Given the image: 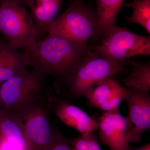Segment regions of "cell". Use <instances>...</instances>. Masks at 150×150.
<instances>
[{"instance_id":"obj_6","label":"cell","mask_w":150,"mask_h":150,"mask_svg":"<svg viewBox=\"0 0 150 150\" xmlns=\"http://www.w3.org/2000/svg\"><path fill=\"white\" fill-rule=\"evenodd\" d=\"M0 34L18 50L32 46L38 36L30 14L20 5L8 3H0Z\"/></svg>"},{"instance_id":"obj_1","label":"cell","mask_w":150,"mask_h":150,"mask_svg":"<svg viewBox=\"0 0 150 150\" xmlns=\"http://www.w3.org/2000/svg\"><path fill=\"white\" fill-rule=\"evenodd\" d=\"M90 50L87 43L72 42L49 35L23 50L26 64L56 78L55 85L69 78Z\"/></svg>"},{"instance_id":"obj_16","label":"cell","mask_w":150,"mask_h":150,"mask_svg":"<svg viewBox=\"0 0 150 150\" xmlns=\"http://www.w3.org/2000/svg\"><path fill=\"white\" fill-rule=\"evenodd\" d=\"M131 71L122 80L126 87L149 93L150 90V62L132 61Z\"/></svg>"},{"instance_id":"obj_8","label":"cell","mask_w":150,"mask_h":150,"mask_svg":"<svg viewBox=\"0 0 150 150\" xmlns=\"http://www.w3.org/2000/svg\"><path fill=\"white\" fill-rule=\"evenodd\" d=\"M123 99L128 109L127 139L129 143L139 142L142 135L150 128L149 94L125 87Z\"/></svg>"},{"instance_id":"obj_20","label":"cell","mask_w":150,"mask_h":150,"mask_svg":"<svg viewBox=\"0 0 150 150\" xmlns=\"http://www.w3.org/2000/svg\"><path fill=\"white\" fill-rule=\"evenodd\" d=\"M85 135L87 140L89 150H102L98 144L97 138L95 131L89 132L85 134Z\"/></svg>"},{"instance_id":"obj_21","label":"cell","mask_w":150,"mask_h":150,"mask_svg":"<svg viewBox=\"0 0 150 150\" xmlns=\"http://www.w3.org/2000/svg\"><path fill=\"white\" fill-rule=\"evenodd\" d=\"M26 0H0V3H8L16 4L21 5L25 4Z\"/></svg>"},{"instance_id":"obj_12","label":"cell","mask_w":150,"mask_h":150,"mask_svg":"<svg viewBox=\"0 0 150 150\" xmlns=\"http://www.w3.org/2000/svg\"><path fill=\"white\" fill-rule=\"evenodd\" d=\"M0 146L12 150H29L23 121L2 108L0 109Z\"/></svg>"},{"instance_id":"obj_10","label":"cell","mask_w":150,"mask_h":150,"mask_svg":"<svg viewBox=\"0 0 150 150\" xmlns=\"http://www.w3.org/2000/svg\"><path fill=\"white\" fill-rule=\"evenodd\" d=\"M124 87L110 78L100 81L84 95L93 107L105 111L119 108Z\"/></svg>"},{"instance_id":"obj_23","label":"cell","mask_w":150,"mask_h":150,"mask_svg":"<svg viewBox=\"0 0 150 150\" xmlns=\"http://www.w3.org/2000/svg\"><path fill=\"white\" fill-rule=\"evenodd\" d=\"M69 1L70 3L74 1H80L83 2H85L86 1H87V0H69Z\"/></svg>"},{"instance_id":"obj_5","label":"cell","mask_w":150,"mask_h":150,"mask_svg":"<svg viewBox=\"0 0 150 150\" xmlns=\"http://www.w3.org/2000/svg\"><path fill=\"white\" fill-rule=\"evenodd\" d=\"M99 56L120 63L138 55L150 56V37L139 35L125 28L114 25L98 45L90 46Z\"/></svg>"},{"instance_id":"obj_7","label":"cell","mask_w":150,"mask_h":150,"mask_svg":"<svg viewBox=\"0 0 150 150\" xmlns=\"http://www.w3.org/2000/svg\"><path fill=\"white\" fill-rule=\"evenodd\" d=\"M51 100L33 108L22 118L29 150H46L53 141L56 129L51 123Z\"/></svg>"},{"instance_id":"obj_13","label":"cell","mask_w":150,"mask_h":150,"mask_svg":"<svg viewBox=\"0 0 150 150\" xmlns=\"http://www.w3.org/2000/svg\"><path fill=\"white\" fill-rule=\"evenodd\" d=\"M29 68L22 53L11 46L4 38L0 39V85L25 72Z\"/></svg>"},{"instance_id":"obj_24","label":"cell","mask_w":150,"mask_h":150,"mask_svg":"<svg viewBox=\"0 0 150 150\" xmlns=\"http://www.w3.org/2000/svg\"><path fill=\"white\" fill-rule=\"evenodd\" d=\"M2 108L1 103V99H0V109Z\"/></svg>"},{"instance_id":"obj_17","label":"cell","mask_w":150,"mask_h":150,"mask_svg":"<svg viewBox=\"0 0 150 150\" xmlns=\"http://www.w3.org/2000/svg\"><path fill=\"white\" fill-rule=\"evenodd\" d=\"M133 9L131 16L126 17L129 24H137L150 34V0H133L125 4Z\"/></svg>"},{"instance_id":"obj_22","label":"cell","mask_w":150,"mask_h":150,"mask_svg":"<svg viewBox=\"0 0 150 150\" xmlns=\"http://www.w3.org/2000/svg\"><path fill=\"white\" fill-rule=\"evenodd\" d=\"M130 150H150V143L139 148H132Z\"/></svg>"},{"instance_id":"obj_11","label":"cell","mask_w":150,"mask_h":150,"mask_svg":"<svg viewBox=\"0 0 150 150\" xmlns=\"http://www.w3.org/2000/svg\"><path fill=\"white\" fill-rule=\"evenodd\" d=\"M51 113L62 122L81 133L87 134L98 129L97 121L79 107L68 103L62 98L54 97L49 104Z\"/></svg>"},{"instance_id":"obj_4","label":"cell","mask_w":150,"mask_h":150,"mask_svg":"<svg viewBox=\"0 0 150 150\" xmlns=\"http://www.w3.org/2000/svg\"><path fill=\"white\" fill-rule=\"evenodd\" d=\"M95 9L85 2L70 3L67 9L46 28V33L72 42L87 43L96 37Z\"/></svg>"},{"instance_id":"obj_3","label":"cell","mask_w":150,"mask_h":150,"mask_svg":"<svg viewBox=\"0 0 150 150\" xmlns=\"http://www.w3.org/2000/svg\"><path fill=\"white\" fill-rule=\"evenodd\" d=\"M128 63L105 59L90 49L69 78L55 88L59 93L65 91L71 98H79L100 81L123 71Z\"/></svg>"},{"instance_id":"obj_14","label":"cell","mask_w":150,"mask_h":150,"mask_svg":"<svg viewBox=\"0 0 150 150\" xmlns=\"http://www.w3.org/2000/svg\"><path fill=\"white\" fill-rule=\"evenodd\" d=\"M64 0H26L38 35L46 33V28L58 16Z\"/></svg>"},{"instance_id":"obj_18","label":"cell","mask_w":150,"mask_h":150,"mask_svg":"<svg viewBox=\"0 0 150 150\" xmlns=\"http://www.w3.org/2000/svg\"><path fill=\"white\" fill-rule=\"evenodd\" d=\"M46 150H73L68 140L56 130L53 141Z\"/></svg>"},{"instance_id":"obj_19","label":"cell","mask_w":150,"mask_h":150,"mask_svg":"<svg viewBox=\"0 0 150 150\" xmlns=\"http://www.w3.org/2000/svg\"><path fill=\"white\" fill-rule=\"evenodd\" d=\"M68 140L73 150H89L85 134Z\"/></svg>"},{"instance_id":"obj_15","label":"cell","mask_w":150,"mask_h":150,"mask_svg":"<svg viewBox=\"0 0 150 150\" xmlns=\"http://www.w3.org/2000/svg\"><path fill=\"white\" fill-rule=\"evenodd\" d=\"M125 0H96V37L103 39L115 25L116 18Z\"/></svg>"},{"instance_id":"obj_2","label":"cell","mask_w":150,"mask_h":150,"mask_svg":"<svg viewBox=\"0 0 150 150\" xmlns=\"http://www.w3.org/2000/svg\"><path fill=\"white\" fill-rule=\"evenodd\" d=\"M48 75L33 68L0 85L2 108L20 119L33 108L54 96L47 83Z\"/></svg>"},{"instance_id":"obj_9","label":"cell","mask_w":150,"mask_h":150,"mask_svg":"<svg viewBox=\"0 0 150 150\" xmlns=\"http://www.w3.org/2000/svg\"><path fill=\"white\" fill-rule=\"evenodd\" d=\"M97 122L100 141L110 150H130L127 139V121L119 108L105 111Z\"/></svg>"}]
</instances>
